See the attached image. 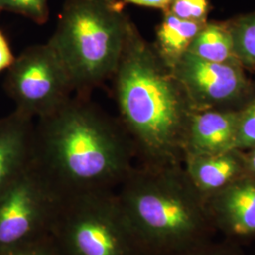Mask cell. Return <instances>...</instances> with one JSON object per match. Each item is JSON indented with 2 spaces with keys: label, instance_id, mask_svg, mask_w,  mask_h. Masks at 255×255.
I'll return each instance as SVG.
<instances>
[{
  "label": "cell",
  "instance_id": "1",
  "mask_svg": "<svg viewBox=\"0 0 255 255\" xmlns=\"http://www.w3.org/2000/svg\"><path fill=\"white\" fill-rule=\"evenodd\" d=\"M119 119L77 95L34 125L31 164L61 198L116 191L134 166Z\"/></svg>",
  "mask_w": 255,
  "mask_h": 255
},
{
  "label": "cell",
  "instance_id": "2",
  "mask_svg": "<svg viewBox=\"0 0 255 255\" xmlns=\"http://www.w3.org/2000/svg\"><path fill=\"white\" fill-rule=\"evenodd\" d=\"M112 80L119 121L138 164H182L194 109L172 69L131 23Z\"/></svg>",
  "mask_w": 255,
  "mask_h": 255
},
{
  "label": "cell",
  "instance_id": "3",
  "mask_svg": "<svg viewBox=\"0 0 255 255\" xmlns=\"http://www.w3.org/2000/svg\"><path fill=\"white\" fill-rule=\"evenodd\" d=\"M116 193L146 255H176L215 233L182 164H135Z\"/></svg>",
  "mask_w": 255,
  "mask_h": 255
},
{
  "label": "cell",
  "instance_id": "4",
  "mask_svg": "<svg viewBox=\"0 0 255 255\" xmlns=\"http://www.w3.org/2000/svg\"><path fill=\"white\" fill-rule=\"evenodd\" d=\"M130 22L119 6L96 0H70L53 36L54 49L77 95H87L112 79Z\"/></svg>",
  "mask_w": 255,
  "mask_h": 255
},
{
  "label": "cell",
  "instance_id": "5",
  "mask_svg": "<svg viewBox=\"0 0 255 255\" xmlns=\"http://www.w3.org/2000/svg\"><path fill=\"white\" fill-rule=\"evenodd\" d=\"M49 237L61 255H146L116 191L61 199Z\"/></svg>",
  "mask_w": 255,
  "mask_h": 255
},
{
  "label": "cell",
  "instance_id": "6",
  "mask_svg": "<svg viewBox=\"0 0 255 255\" xmlns=\"http://www.w3.org/2000/svg\"><path fill=\"white\" fill-rule=\"evenodd\" d=\"M9 68L6 88L16 111L31 119L52 114L74 92L64 65L48 43L28 47Z\"/></svg>",
  "mask_w": 255,
  "mask_h": 255
},
{
  "label": "cell",
  "instance_id": "7",
  "mask_svg": "<svg viewBox=\"0 0 255 255\" xmlns=\"http://www.w3.org/2000/svg\"><path fill=\"white\" fill-rule=\"evenodd\" d=\"M60 201L30 164L0 193V249L48 237Z\"/></svg>",
  "mask_w": 255,
  "mask_h": 255
},
{
  "label": "cell",
  "instance_id": "8",
  "mask_svg": "<svg viewBox=\"0 0 255 255\" xmlns=\"http://www.w3.org/2000/svg\"><path fill=\"white\" fill-rule=\"evenodd\" d=\"M171 69L194 111L239 109L254 95L239 63H214L186 52Z\"/></svg>",
  "mask_w": 255,
  "mask_h": 255
},
{
  "label": "cell",
  "instance_id": "9",
  "mask_svg": "<svg viewBox=\"0 0 255 255\" xmlns=\"http://www.w3.org/2000/svg\"><path fill=\"white\" fill-rule=\"evenodd\" d=\"M203 198L215 232L237 240L255 238V178L244 176Z\"/></svg>",
  "mask_w": 255,
  "mask_h": 255
},
{
  "label": "cell",
  "instance_id": "10",
  "mask_svg": "<svg viewBox=\"0 0 255 255\" xmlns=\"http://www.w3.org/2000/svg\"><path fill=\"white\" fill-rule=\"evenodd\" d=\"M237 119L238 109L193 111L185 132L184 156L235 149Z\"/></svg>",
  "mask_w": 255,
  "mask_h": 255
},
{
  "label": "cell",
  "instance_id": "11",
  "mask_svg": "<svg viewBox=\"0 0 255 255\" xmlns=\"http://www.w3.org/2000/svg\"><path fill=\"white\" fill-rule=\"evenodd\" d=\"M34 125L18 111L0 119V193L30 166Z\"/></svg>",
  "mask_w": 255,
  "mask_h": 255
},
{
  "label": "cell",
  "instance_id": "12",
  "mask_svg": "<svg viewBox=\"0 0 255 255\" xmlns=\"http://www.w3.org/2000/svg\"><path fill=\"white\" fill-rule=\"evenodd\" d=\"M182 166L203 197L247 176L244 151L231 149L208 155H185Z\"/></svg>",
  "mask_w": 255,
  "mask_h": 255
},
{
  "label": "cell",
  "instance_id": "13",
  "mask_svg": "<svg viewBox=\"0 0 255 255\" xmlns=\"http://www.w3.org/2000/svg\"><path fill=\"white\" fill-rule=\"evenodd\" d=\"M204 24L183 20L167 10L164 11V18L156 30L153 44L156 52L171 68L188 51L194 38Z\"/></svg>",
  "mask_w": 255,
  "mask_h": 255
},
{
  "label": "cell",
  "instance_id": "14",
  "mask_svg": "<svg viewBox=\"0 0 255 255\" xmlns=\"http://www.w3.org/2000/svg\"><path fill=\"white\" fill-rule=\"evenodd\" d=\"M187 52L214 63H239L227 24L205 23Z\"/></svg>",
  "mask_w": 255,
  "mask_h": 255
},
{
  "label": "cell",
  "instance_id": "15",
  "mask_svg": "<svg viewBox=\"0 0 255 255\" xmlns=\"http://www.w3.org/2000/svg\"><path fill=\"white\" fill-rule=\"evenodd\" d=\"M237 61L243 67L255 68V12L227 24Z\"/></svg>",
  "mask_w": 255,
  "mask_h": 255
},
{
  "label": "cell",
  "instance_id": "16",
  "mask_svg": "<svg viewBox=\"0 0 255 255\" xmlns=\"http://www.w3.org/2000/svg\"><path fill=\"white\" fill-rule=\"evenodd\" d=\"M255 146V94L238 109L235 149L247 150Z\"/></svg>",
  "mask_w": 255,
  "mask_h": 255
},
{
  "label": "cell",
  "instance_id": "17",
  "mask_svg": "<svg viewBox=\"0 0 255 255\" xmlns=\"http://www.w3.org/2000/svg\"><path fill=\"white\" fill-rule=\"evenodd\" d=\"M167 11L179 18L203 24L208 22L210 2L209 0H172Z\"/></svg>",
  "mask_w": 255,
  "mask_h": 255
},
{
  "label": "cell",
  "instance_id": "18",
  "mask_svg": "<svg viewBox=\"0 0 255 255\" xmlns=\"http://www.w3.org/2000/svg\"><path fill=\"white\" fill-rule=\"evenodd\" d=\"M0 9L18 12L39 24L45 23L48 16L47 0H0Z\"/></svg>",
  "mask_w": 255,
  "mask_h": 255
},
{
  "label": "cell",
  "instance_id": "19",
  "mask_svg": "<svg viewBox=\"0 0 255 255\" xmlns=\"http://www.w3.org/2000/svg\"><path fill=\"white\" fill-rule=\"evenodd\" d=\"M0 255H61L51 237H46L17 246L0 249Z\"/></svg>",
  "mask_w": 255,
  "mask_h": 255
},
{
  "label": "cell",
  "instance_id": "20",
  "mask_svg": "<svg viewBox=\"0 0 255 255\" xmlns=\"http://www.w3.org/2000/svg\"><path fill=\"white\" fill-rule=\"evenodd\" d=\"M173 255H242L232 245H216L211 241Z\"/></svg>",
  "mask_w": 255,
  "mask_h": 255
},
{
  "label": "cell",
  "instance_id": "21",
  "mask_svg": "<svg viewBox=\"0 0 255 255\" xmlns=\"http://www.w3.org/2000/svg\"><path fill=\"white\" fill-rule=\"evenodd\" d=\"M13 61L14 58L10 51L9 44L4 35L0 32V71L9 67Z\"/></svg>",
  "mask_w": 255,
  "mask_h": 255
},
{
  "label": "cell",
  "instance_id": "22",
  "mask_svg": "<svg viewBox=\"0 0 255 255\" xmlns=\"http://www.w3.org/2000/svg\"><path fill=\"white\" fill-rule=\"evenodd\" d=\"M125 1L128 3L134 4L138 6L164 9V11L168 9L172 2V0H125Z\"/></svg>",
  "mask_w": 255,
  "mask_h": 255
},
{
  "label": "cell",
  "instance_id": "23",
  "mask_svg": "<svg viewBox=\"0 0 255 255\" xmlns=\"http://www.w3.org/2000/svg\"><path fill=\"white\" fill-rule=\"evenodd\" d=\"M247 176L255 178V146L244 150Z\"/></svg>",
  "mask_w": 255,
  "mask_h": 255
},
{
  "label": "cell",
  "instance_id": "24",
  "mask_svg": "<svg viewBox=\"0 0 255 255\" xmlns=\"http://www.w3.org/2000/svg\"><path fill=\"white\" fill-rule=\"evenodd\" d=\"M96 1H101V2H103L108 5H112V6H119V5L118 0H96Z\"/></svg>",
  "mask_w": 255,
  "mask_h": 255
}]
</instances>
